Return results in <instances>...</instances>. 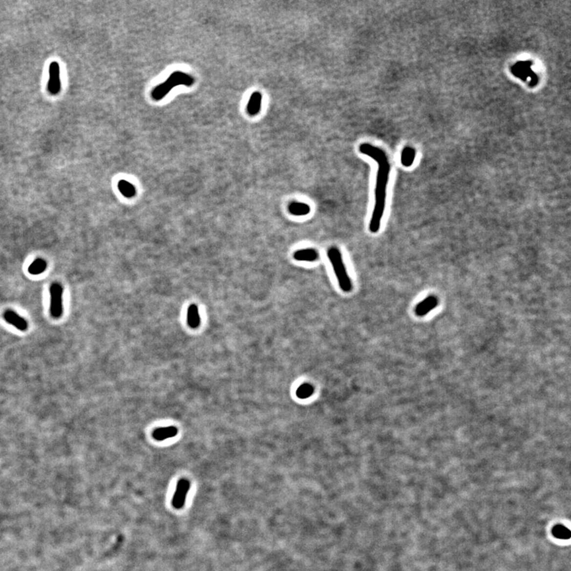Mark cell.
I'll list each match as a JSON object with an SVG mask.
<instances>
[{"mask_svg":"<svg viewBox=\"0 0 571 571\" xmlns=\"http://www.w3.org/2000/svg\"><path fill=\"white\" fill-rule=\"evenodd\" d=\"M359 150L360 153L371 157L378 164L377 175L375 189V204L369 223L371 233L379 232L386 209V189L390 177V165L387 155L383 150L370 143L361 144Z\"/></svg>","mask_w":571,"mask_h":571,"instance_id":"cell-1","label":"cell"},{"mask_svg":"<svg viewBox=\"0 0 571 571\" xmlns=\"http://www.w3.org/2000/svg\"><path fill=\"white\" fill-rule=\"evenodd\" d=\"M327 256L329 262L331 263L333 272L335 273L336 277L338 278V284L344 293H350L352 291L353 286L351 278L348 275V272L346 269L344 259L342 257L341 252L338 247L329 248L327 253Z\"/></svg>","mask_w":571,"mask_h":571,"instance_id":"cell-2","label":"cell"},{"mask_svg":"<svg viewBox=\"0 0 571 571\" xmlns=\"http://www.w3.org/2000/svg\"><path fill=\"white\" fill-rule=\"evenodd\" d=\"M194 79L189 74L184 73L183 72H175L169 76V78L162 83L161 85L156 86L152 91V97L154 100L159 101L166 96L169 91L172 90L175 86L179 85L190 86L194 85Z\"/></svg>","mask_w":571,"mask_h":571,"instance_id":"cell-3","label":"cell"},{"mask_svg":"<svg viewBox=\"0 0 571 571\" xmlns=\"http://www.w3.org/2000/svg\"><path fill=\"white\" fill-rule=\"evenodd\" d=\"M50 293V314L53 318H60L63 314V287L59 283H53L49 288Z\"/></svg>","mask_w":571,"mask_h":571,"instance_id":"cell-4","label":"cell"},{"mask_svg":"<svg viewBox=\"0 0 571 571\" xmlns=\"http://www.w3.org/2000/svg\"><path fill=\"white\" fill-rule=\"evenodd\" d=\"M49 80L47 89L51 95H56L61 91V79H60V66L57 62H53L49 65Z\"/></svg>","mask_w":571,"mask_h":571,"instance_id":"cell-5","label":"cell"},{"mask_svg":"<svg viewBox=\"0 0 571 571\" xmlns=\"http://www.w3.org/2000/svg\"><path fill=\"white\" fill-rule=\"evenodd\" d=\"M189 489H190L189 481L187 479H181L179 481L172 499V505L175 508L179 509L184 506Z\"/></svg>","mask_w":571,"mask_h":571,"instance_id":"cell-6","label":"cell"},{"mask_svg":"<svg viewBox=\"0 0 571 571\" xmlns=\"http://www.w3.org/2000/svg\"><path fill=\"white\" fill-rule=\"evenodd\" d=\"M3 317H4V320H6V322L15 326L16 329H19L21 331L27 330V320H25L21 316H19V314H16L15 311L11 310H6L3 314Z\"/></svg>","mask_w":571,"mask_h":571,"instance_id":"cell-7","label":"cell"},{"mask_svg":"<svg viewBox=\"0 0 571 571\" xmlns=\"http://www.w3.org/2000/svg\"><path fill=\"white\" fill-rule=\"evenodd\" d=\"M438 305V299L436 296L431 295L426 297L425 299L421 301L418 306H416L415 313L418 317H423L428 314L431 310H433Z\"/></svg>","mask_w":571,"mask_h":571,"instance_id":"cell-8","label":"cell"},{"mask_svg":"<svg viewBox=\"0 0 571 571\" xmlns=\"http://www.w3.org/2000/svg\"><path fill=\"white\" fill-rule=\"evenodd\" d=\"M295 260L300 262H315L319 259V253L314 249H302L293 254Z\"/></svg>","mask_w":571,"mask_h":571,"instance_id":"cell-9","label":"cell"},{"mask_svg":"<svg viewBox=\"0 0 571 571\" xmlns=\"http://www.w3.org/2000/svg\"><path fill=\"white\" fill-rule=\"evenodd\" d=\"M288 211L289 213L295 217H302V216H306V215L309 214L311 211V208H310V205L307 204V203L297 202V201H292L288 205Z\"/></svg>","mask_w":571,"mask_h":571,"instance_id":"cell-10","label":"cell"},{"mask_svg":"<svg viewBox=\"0 0 571 571\" xmlns=\"http://www.w3.org/2000/svg\"><path fill=\"white\" fill-rule=\"evenodd\" d=\"M262 99H263V96H262L261 93L258 92V91L253 93V95L249 99V104L247 106V111L249 113V115L255 116L256 114H259V111L261 110Z\"/></svg>","mask_w":571,"mask_h":571,"instance_id":"cell-11","label":"cell"},{"mask_svg":"<svg viewBox=\"0 0 571 571\" xmlns=\"http://www.w3.org/2000/svg\"><path fill=\"white\" fill-rule=\"evenodd\" d=\"M177 434V428L174 426H169L165 428H156L152 433V436L156 441H163L167 439L172 438Z\"/></svg>","mask_w":571,"mask_h":571,"instance_id":"cell-12","label":"cell"},{"mask_svg":"<svg viewBox=\"0 0 571 571\" xmlns=\"http://www.w3.org/2000/svg\"><path fill=\"white\" fill-rule=\"evenodd\" d=\"M188 323L192 329H196L200 324V317L198 309L195 305H191L188 309Z\"/></svg>","mask_w":571,"mask_h":571,"instance_id":"cell-13","label":"cell"},{"mask_svg":"<svg viewBox=\"0 0 571 571\" xmlns=\"http://www.w3.org/2000/svg\"><path fill=\"white\" fill-rule=\"evenodd\" d=\"M47 262L42 258H38L35 259L30 267L28 268V272H30V274L37 275H40L44 271L46 270Z\"/></svg>","mask_w":571,"mask_h":571,"instance_id":"cell-14","label":"cell"},{"mask_svg":"<svg viewBox=\"0 0 571 571\" xmlns=\"http://www.w3.org/2000/svg\"><path fill=\"white\" fill-rule=\"evenodd\" d=\"M118 189L124 196L128 197V198L133 197L135 194L136 190L134 186L126 180H121L118 183Z\"/></svg>","mask_w":571,"mask_h":571,"instance_id":"cell-15","label":"cell"},{"mask_svg":"<svg viewBox=\"0 0 571 571\" xmlns=\"http://www.w3.org/2000/svg\"><path fill=\"white\" fill-rule=\"evenodd\" d=\"M314 393V387L310 384H303L297 390V396L301 399H308Z\"/></svg>","mask_w":571,"mask_h":571,"instance_id":"cell-16","label":"cell"},{"mask_svg":"<svg viewBox=\"0 0 571 571\" xmlns=\"http://www.w3.org/2000/svg\"><path fill=\"white\" fill-rule=\"evenodd\" d=\"M414 160V152L412 148H406L403 150L402 154V165L405 167H409L413 163Z\"/></svg>","mask_w":571,"mask_h":571,"instance_id":"cell-17","label":"cell"},{"mask_svg":"<svg viewBox=\"0 0 571 571\" xmlns=\"http://www.w3.org/2000/svg\"><path fill=\"white\" fill-rule=\"evenodd\" d=\"M553 532L557 537L559 538H566V534L570 535V531L566 528H563V526H556Z\"/></svg>","mask_w":571,"mask_h":571,"instance_id":"cell-18","label":"cell"}]
</instances>
